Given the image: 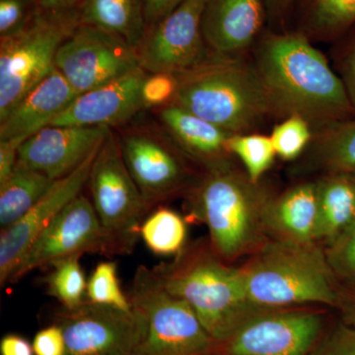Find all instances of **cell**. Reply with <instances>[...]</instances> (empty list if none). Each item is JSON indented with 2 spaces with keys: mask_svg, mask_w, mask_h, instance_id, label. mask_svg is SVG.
Segmentation results:
<instances>
[{
  "mask_svg": "<svg viewBox=\"0 0 355 355\" xmlns=\"http://www.w3.org/2000/svg\"><path fill=\"white\" fill-rule=\"evenodd\" d=\"M81 257H72L51 266V272L44 279L51 296L62 307L73 309L83 304L87 291V282L80 265Z\"/></svg>",
  "mask_w": 355,
  "mask_h": 355,
  "instance_id": "cell-28",
  "label": "cell"
},
{
  "mask_svg": "<svg viewBox=\"0 0 355 355\" xmlns=\"http://www.w3.org/2000/svg\"><path fill=\"white\" fill-rule=\"evenodd\" d=\"M110 256L108 242L91 200L77 196L42 231L15 268L8 284H17L33 270L84 254Z\"/></svg>",
  "mask_w": 355,
  "mask_h": 355,
  "instance_id": "cell-12",
  "label": "cell"
},
{
  "mask_svg": "<svg viewBox=\"0 0 355 355\" xmlns=\"http://www.w3.org/2000/svg\"><path fill=\"white\" fill-rule=\"evenodd\" d=\"M139 65L137 49L94 26L79 25L58 49L55 69L77 94L125 76Z\"/></svg>",
  "mask_w": 355,
  "mask_h": 355,
  "instance_id": "cell-10",
  "label": "cell"
},
{
  "mask_svg": "<svg viewBox=\"0 0 355 355\" xmlns=\"http://www.w3.org/2000/svg\"><path fill=\"white\" fill-rule=\"evenodd\" d=\"M254 46V67L279 116L297 114L318 130L355 118L342 79L304 35L266 28Z\"/></svg>",
  "mask_w": 355,
  "mask_h": 355,
  "instance_id": "cell-1",
  "label": "cell"
},
{
  "mask_svg": "<svg viewBox=\"0 0 355 355\" xmlns=\"http://www.w3.org/2000/svg\"><path fill=\"white\" fill-rule=\"evenodd\" d=\"M321 328L322 318L316 313L257 314L224 343L226 355H308Z\"/></svg>",
  "mask_w": 355,
  "mask_h": 355,
  "instance_id": "cell-13",
  "label": "cell"
},
{
  "mask_svg": "<svg viewBox=\"0 0 355 355\" xmlns=\"http://www.w3.org/2000/svg\"><path fill=\"white\" fill-rule=\"evenodd\" d=\"M147 72L137 67L113 81L76 96L51 125L114 127L144 108L141 89Z\"/></svg>",
  "mask_w": 355,
  "mask_h": 355,
  "instance_id": "cell-17",
  "label": "cell"
},
{
  "mask_svg": "<svg viewBox=\"0 0 355 355\" xmlns=\"http://www.w3.org/2000/svg\"><path fill=\"white\" fill-rule=\"evenodd\" d=\"M21 139L0 140V184L6 183L12 175L18 163Z\"/></svg>",
  "mask_w": 355,
  "mask_h": 355,
  "instance_id": "cell-39",
  "label": "cell"
},
{
  "mask_svg": "<svg viewBox=\"0 0 355 355\" xmlns=\"http://www.w3.org/2000/svg\"><path fill=\"white\" fill-rule=\"evenodd\" d=\"M110 133L106 127L49 125L21 144L17 164L58 181L99 150Z\"/></svg>",
  "mask_w": 355,
  "mask_h": 355,
  "instance_id": "cell-15",
  "label": "cell"
},
{
  "mask_svg": "<svg viewBox=\"0 0 355 355\" xmlns=\"http://www.w3.org/2000/svg\"><path fill=\"white\" fill-rule=\"evenodd\" d=\"M317 186L316 240L331 242L355 219V177L330 173Z\"/></svg>",
  "mask_w": 355,
  "mask_h": 355,
  "instance_id": "cell-24",
  "label": "cell"
},
{
  "mask_svg": "<svg viewBox=\"0 0 355 355\" xmlns=\"http://www.w3.org/2000/svg\"><path fill=\"white\" fill-rule=\"evenodd\" d=\"M78 13L81 25L116 35L135 49L148 27L146 0H84Z\"/></svg>",
  "mask_w": 355,
  "mask_h": 355,
  "instance_id": "cell-23",
  "label": "cell"
},
{
  "mask_svg": "<svg viewBox=\"0 0 355 355\" xmlns=\"http://www.w3.org/2000/svg\"><path fill=\"white\" fill-rule=\"evenodd\" d=\"M309 121L292 114L275 125L270 135L277 155L284 160L298 158L313 139Z\"/></svg>",
  "mask_w": 355,
  "mask_h": 355,
  "instance_id": "cell-31",
  "label": "cell"
},
{
  "mask_svg": "<svg viewBox=\"0 0 355 355\" xmlns=\"http://www.w3.org/2000/svg\"><path fill=\"white\" fill-rule=\"evenodd\" d=\"M243 272L256 309L340 303L328 260L312 244L270 243Z\"/></svg>",
  "mask_w": 355,
  "mask_h": 355,
  "instance_id": "cell-4",
  "label": "cell"
},
{
  "mask_svg": "<svg viewBox=\"0 0 355 355\" xmlns=\"http://www.w3.org/2000/svg\"><path fill=\"white\" fill-rule=\"evenodd\" d=\"M88 184L110 256L132 254L148 210L112 132L96 155Z\"/></svg>",
  "mask_w": 355,
  "mask_h": 355,
  "instance_id": "cell-8",
  "label": "cell"
},
{
  "mask_svg": "<svg viewBox=\"0 0 355 355\" xmlns=\"http://www.w3.org/2000/svg\"><path fill=\"white\" fill-rule=\"evenodd\" d=\"M119 140L123 160L148 214L183 188L188 170L171 147L144 133H130Z\"/></svg>",
  "mask_w": 355,
  "mask_h": 355,
  "instance_id": "cell-16",
  "label": "cell"
},
{
  "mask_svg": "<svg viewBox=\"0 0 355 355\" xmlns=\"http://www.w3.org/2000/svg\"><path fill=\"white\" fill-rule=\"evenodd\" d=\"M38 12V0H0V38L22 31Z\"/></svg>",
  "mask_w": 355,
  "mask_h": 355,
  "instance_id": "cell-33",
  "label": "cell"
},
{
  "mask_svg": "<svg viewBox=\"0 0 355 355\" xmlns=\"http://www.w3.org/2000/svg\"><path fill=\"white\" fill-rule=\"evenodd\" d=\"M336 71L342 79L355 112V26L336 41Z\"/></svg>",
  "mask_w": 355,
  "mask_h": 355,
  "instance_id": "cell-35",
  "label": "cell"
},
{
  "mask_svg": "<svg viewBox=\"0 0 355 355\" xmlns=\"http://www.w3.org/2000/svg\"><path fill=\"white\" fill-rule=\"evenodd\" d=\"M312 355H355V329L338 327Z\"/></svg>",
  "mask_w": 355,
  "mask_h": 355,
  "instance_id": "cell-36",
  "label": "cell"
},
{
  "mask_svg": "<svg viewBox=\"0 0 355 355\" xmlns=\"http://www.w3.org/2000/svg\"><path fill=\"white\" fill-rule=\"evenodd\" d=\"M268 26L265 0H205L202 34L214 55L236 57L256 44Z\"/></svg>",
  "mask_w": 355,
  "mask_h": 355,
  "instance_id": "cell-18",
  "label": "cell"
},
{
  "mask_svg": "<svg viewBox=\"0 0 355 355\" xmlns=\"http://www.w3.org/2000/svg\"><path fill=\"white\" fill-rule=\"evenodd\" d=\"M177 89L176 74L147 73L141 89L144 108H164L171 105L176 96Z\"/></svg>",
  "mask_w": 355,
  "mask_h": 355,
  "instance_id": "cell-34",
  "label": "cell"
},
{
  "mask_svg": "<svg viewBox=\"0 0 355 355\" xmlns=\"http://www.w3.org/2000/svg\"><path fill=\"white\" fill-rule=\"evenodd\" d=\"M311 142L327 171L355 175V118L319 128Z\"/></svg>",
  "mask_w": 355,
  "mask_h": 355,
  "instance_id": "cell-26",
  "label": "cell"
},
{
  "mask_svg": "<svg viewBox=\"0 0 355 355\" xmlns=\"http://www.w3.org/2000/svg\"><path fill=\"white\" fill-rule=\"evenodd\" d=\"M184 1V0H146L147 26L153 25L162 19Z\"/></svg>",
  "mask_w": 355,
  "mask_h": 355,
  "instance_id": "cell-40",
  "label": "cell"
},
{
  "mask_svg": "<svg viewBox=\"0 0 355 355\" xmlns=\"http://www.w3.org/2000/svg\"><path fill=\"white\" fill-rule=\"evenodd\" d=\"M257 184L225 165L210 169L193 191L196 214L209 228L211 249L231 260L256 240L261 198Z\"/></svg>",
  "mask_w": 355,
  "mask_h": 355,
  "instance_id": "cell-5",
  "label": "cell"
},
{
  "mask_svg": "<svg viewBox=\"0 0 355 355\" xmlns=\"http://www.w3.org/2000/svg\"><path fill=\"white\" fill-rule=\"evenodd\" d=\"M268 225L286 241L312 244L316 240L318 186L304 183L293 187L263 207Z\"/></svg>",
  "mask_w": 355,
  "mask_h": 355,
  "instance_id": "cell-21",
  "label": "cell"
},
{
  "mask_svg": "<svg viewBox=\"0 0 355 355\" xmlns=\"http://www.w3.org/2000/svg\"><path fill=\"white\" fill-rule=\"evenodd\" d=\"M205 0H184L162 19L148 26L137 48L139 65L147 73L179 76L211 55L202 29Z\"/></svg>",
  "mask_w": 355,
  "mask_h": 355,
  "instance_id": "cell-11",
  "label": "cell"
},
{
  "mask_svg": "<svg viewBox=\"0 0 355 355\" xmlns=\"http://www.w3.org/2000/svg\"><path fill=\"white\" fill-rule=\"evenodd\" d=\"M268 27L275 31H287L292 24L296 0H265Z\"/></svg>",
  "mask_w": 355,
  "mask_h": 355,
  "instance_id": "cell-38",
  "label": "cell"
},
{
  "mask_svg": "<svg viewBox=\"0 0 355 355\" xmlns=\"http://www.w3.org/2000/svg\"><path fill=\"white\" fill-rule=\"evenodd\" d=\"M55 182L42 173L17 164L6 183L0 184L1 230L20 220Z\"/></svg>",
  "mask_w": 355,
  "mask_h": 355,
  "instance_id": "cell-25",
  "label": "cell"
},
{
  "mask_svg": "<svg viewBox=\"0 0 355 355\" xmlns=\"http://www.w3.org/2000/svg\"><path fill=\"white\" fill-rule=\"evenodd\" d=\"M79 25L78 10L39 11L22 31L0 38V121L55 69L58 49Z\"/></svg>",
  "mask_w": 355,
  "mask_h": 355,
  "instance_id": "cell-6",
  "label": "cell"
},
{
  "mask_svg": "<svg viewBox=\"0 0 355 355\" xmlns=\"http://www.w3.org/2000/svg\"><path fill=\"white\" fill-rule=\"evenodd\" d=\"M327 260L336 273L355 282V219L331 240Z\"/></svg>",
  "mask_w": 355,
  "mask_h": 355,
  "instance_id": "cell-32",
  "label": "cell"
},
{
  "mask_svg": "<svg viewBox=\"0 0 355 355\" xmlns=\"http://www.w3.org/2000/svg\"><path fill=\"white\" fill-rule=\"evenodd\" d=\"M178 76L172 104L209 121L231 135L250 133L277 114L254 64L214 55Z\"/></svg>",
  "mask_w": 355,
  "mask_h": 355,
  "instance_id": "cell-2",
  "label": "cell"
},
{
  "mask_svg": "<svg viewBox=\"0 0 355 355\" xmlns=\"http://www.w3.org/2000/svg\"><path fill=\"white\" fill-rule=\"evenodd\" d=\"M86 296L95 304L125 311L133 309L130 297L121 291L118 266L114 261H102L96 266L87 282Z\"/></svg>",
  "mask_w": 355,
  "mask_h": 355,
  "instance_id": "cell-30",
  "label": "cell"
},
{
  "mask_svg": "<svg viewBox=\"0 0 355 355\" xmlns=\"http://www.w3.org/2000/svg\"><path fill=\"white\" fill-rule=\"evenodd\" d=\"M32 345L35 355H67L64 333L57 324L37 333Z\"/></svg>",
  "mask_w": 355,
  "mask_h": 355,
  "instance_id": "cell-37",
  "label": "cell"
},
{
  "mask_svg": "<svg viewBox=\"0 0 355 355\" xmlns=\"http://www.w3.org/2000/svg\"><path fill=\"white\" fill-rule=\"evenodd\" d=\"M153 270L168 291L190 304L217 343L227 342L254 316L243 270L226 266L207 250H183Z\"/></svg>",
  "mask_w": 355,
  "mask_h": 355,
  "instance_id": "cell-3",
  "label": "cell"
},
{
  "mask_svg": "<svg viewBox=\"0 0 355 355\" xmlns=\"http://www.w3.org/2000/svg\"><path fill=\"white\" fill-rule=\"evenodd\" d=\"M133 307L146 317L139 355H209L217 343L184 299L172 294L153 268L139 266L130 289Z\"/></svg>",
  "mask_w": 355,
  "mask_h": 355,
  "instance_id": "cell-7",
  "label": "cell"
},
{
  "mask_svg": "<svg viewBox=\"0 0 355 355\" xmlns=\"http://www.w3.org/2000/svg\"><path fill=\"white\" fill-rule=\"evenodd\" d=\"M338 304L342 307L347 324L355 329V291L349 292L340 298Z\"/></svg>",
  "mask_w": 355,
  "mask_h": 355,
  "instance_id": "cell-43",
  "label": "cell"
},
{
  "mask_svg": "<svg viewBox=\"0 0 355 355\" xmlns=\"http://www.w3.org/2000/svg\"><path fill=\"white\" fill-rule=\"evenodd\" d=\"M354 176L355 177V175H354Z\"/></svg>",
  "mask_w": 355,
  "mask_h": 355,
  "instance_id": "cell-45",
  "label": "cell"
},
{
  "mask_svg": "<svg viewBox=\"0 0 355 355\" xmlns=\"http://www.w3.org/2000/svg\"><path fill=\"white\" fill-rule=\"evenodd\" d=\"M188 235L186 221L178 212L158 207L146 216L140 228V238L157 256H177L183 251Z\"/></svg>",
  "mask_w": 355,
  "mask_h": 355,
  "instance_id": "cell-27",
  "label": "cell"
},
{
  "mask_svg": "<svg viewBox=\"0 0 355 355\" xmlns=\"http://www.w3.org/2000/svg\"><path fill=\"white\" fill-rule=\"evenodd\" d=\"M159 118L184 153L205 163L209 170L225 165L223 157L229 154L231 133L174 104L162 108Z\"/></svg>",
  "mask_w": 355,
  "mask_h": 355,
  "instance_id": "cell-20",
  "label": "cell"
},
{
  "mask_svg": "<svg viewBox=\"0 0 355 355\" xmlns=\"http://www.w3.org/2000/svg\"><path fill=\"white\" fill-rule=\"evenodd\" d=\"M101 148V147H100ZM97 150L69 175L58 180L50 191L25 214L0 234V284H8L11 275L44 229L50 225L88 183Z\"/></svg>",
  "mask_w": 355,
  "mask_h": 355,
  "instance_id": "cell-14",
  "label": "cell"
},
{
  "mask_svg": "<svg viewBox=\"0 0 355 355\" xmlns=\"http://www.w3.org/2000/svg\"><path fill=\"white\" fill-rule=\"evenodd\" d=\"M227 150L241 160L247 177L253 184H258L277 156L270 137L258 133L231 135Z\"/></svg>",
  "mask_w": 355,
  "mask_h": 355,
  "instance_id": "cell-29",
  "label": "cell"
},
{
  "mask_svg": "<svg viewBox=\"0 0 355 355\" xmlns=\"http://www.w3.org/2000/svg\"><path fill=\"white\" fill-rule=\"evenodd\" d=\"M1 355H35L33 345L25 338L15 334L4 336L0 342Z\"/></svg>",
  "mask_w": 355,
  "mask_h": 355,
  "instance_id": "cell-41",
  "label": "cell"
},
{
  "mask_svg": "<svg viewBox=\"0 0 355 355\" xmlns=\"http://www.w3.org/2000/svg\"><path fill=\"white\" fill-rule=\"evenodd\" d=\"M132 355H139V354H132Z\"/></svg>",
  "mask_w": 355,
  "mask_h": 355,
  "instance_id": "cell-44",
  "label": "cell"
},
{
  "mask_svg": "<svg viewBox=\"0 0 355 355\" xmlns=\"http://www.w3.org/2000/svg\"><path fill=\"white\" fill-rule=\"evenodd\" d=\"M77 95L64 77L57 69L53 70L0 121V140H26L42 128L49 127Z\"/></svg>",
  "mask_w": 355,
  "mask_h": 355,
  "instance_id": "cell-19",
  "label": "cell"
},
{
  "mask_svg": "<svg viewBox=\"0 0 355 355\" xmlns=\"http://www.w3.org/2000/svg\"><path fill=\"white\" fill-rule=\"evenodd\" d=\"M84 0H38L39 11L64 13L78 10Z\"/></svg>",
  "mask_w": 355,
  "mask_h": 355,
  "instance_id": "cell-42",
  "label": "cell"
},
{
  "mask_svg": "<svg viewBox=\"0 0 355 355\" xmlns=\"http://www.w3.org/2000/svg\"><path fill=\"white\" fill-rule=\"evenodd\" d=\"M291 25L310 41H338L355 26V0H296Z\"/></svg>",
  "mask_w": 355,
  "mask_h": 355,
  "instance_id": "cell-22",
  "label": "cell"
},
{
  "mask_svg": "<svg viewBox=\"0 0 355 355\" xmlns=\"http://www.w3.org/2000/svg\"><path fill=\"white\" fill-rule=\"evenodd\" d=\"M67 355H132L146 335V317L133 307L125 311L85 300L58 311Z\"/></svg>",
  "mask_w": 355,
  "mask_h": 355,
  "instance_id": "cell-9",
  "label": "cell"
}]
</instances>
